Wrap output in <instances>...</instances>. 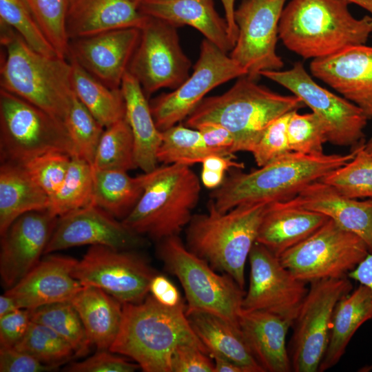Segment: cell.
Listing matches in <instances>:
<instances>
[{
	"label": "cell",
	"instance_id": "29",
	"mask_svg": "<svg viewBox=\"0 0 372 372\" xmlns=\"http://www.w3.org/2000/svg\"><path fill=\"white\" fill-rule=\"evenodd\" d=\"M186 314L209 355L225 358L240 366L245 372H264L249 350L238 326L207 312L196 311Z\"/></svg>",
	"mask_w": 372,
	"mask_h": 372
},
{
	"label": "cell",
	"instance_id": "54",
	"mask_svg": "<svg viewBox=\"0 0 372 372\" xmlns=\"http://www.w3.org/2000/svg\"><path fill=\"white\" fill-rule=\"evenodd\" d=\"M348 277L366 286L372 296V251H369L358 266L349 273Z\"/></svg>",
	"mask_w": 372,
	"mask_h": 372
},
{
	"label": "cell",
	"instance_id": "40",
	"mask_svg": "<svg viewBox=\"0 0 372 372\" xmlns=\"http://www.w3.org/2000/svg\"><path fill=\"white\" fill-rule=\"evenodd\" d=\"M63 122L74 146L76 156L92 165L105 127L76 95Z\"/></svg>",
	"mask_w": 372,
	"mask_h": 372
},
{
	"label": "cell",
	"instance_id": "14",
	"mask_svg": "<svg viewBox=\"0 0 372 372\" xmlns=\"http://www.w3.org/2000/svg\"><path fill=\"white\" fill-rule=\"evenodd\" d=\"M72 274L83 286L100 288L121 303H138L147 296L156 273L136 249L92 245Z\"/></svg>",
	"mask_w": 372,
	"mask_h": 372
},
{
	"label": "cell",
	"instance_id": "11",
	"mask_svg": "<svg viewBox=\"0 0 372 372\" xmlns=\"http://www.w3.org/2000/svg\"><path fill=\"white\" fill-rule=\"evenodd\" d=\"M349 277L309 283L308 292L292 324L289 355L292 371L316 372L326 351L338 302L352 291Z\"/></svg>",
	"mask_w": 372,
	"mask_h": 372
},
{
	"label": "cell",
	"instance_id": "13",
	"mask_svg": "<svg viewBox=\"0 0 372 372\" xmlns=\"http://www.w3.org/2000/svg\"><path fill=\"white\" fill-rule=\"evenodd\" d=\"M247 75L226 52L205 39L191 75L174 91L163 93L149 102L158 130L163 132L185 120L212 89Z\"/></svg>",
	"mask_w": 372,
	"mask_h": 372
},
{
	"label": "cell",
	"instance_id": "1",
	"mask_svg": "<svg viewBox=\"0 0 372 372\" xmlns=\"http://www.w3.org/2000/svg\"><path fill=\"white\" fill-rule=\"evenodd\" d=\"M354 156V149L347 154L307 155L291 152L249 172L234 169L219 187L213 189L210 200L220 212L243 204L287 200Z\"/></svg>",
	"mask_w": 372,
	"mask_h": 372
},
{
	"label": "cell",
	"instance_id": "45",
	"mask_svg": "<svg viewBox=\"0 0 372 372\" xmlns=\"http://www.w3.org/2000/svg\"><path fill=\"white\" fill-rule=\"evenodd\" d=\"M72 156L62 152H50L21 164L33 180L49 196L61 187L68 170Z\"/></svg>",
	"mask_w": 372,
	"mask_h": 372
},
{
	"label": "cell",
	"instance_id": "56",
	"mask_svg": "<svg viewBox=\"0 0 372 372\" xmlns=\"http://www.w3.org/2000/svg\"><path fill=\"white\" fill-rule=\"evenodd\" d=\"M214 360V372H245L234 362L218 355H210Z\"/></svg>",
	"mask_w": 372,
	"mask_h": 372
},
{
	"label": "cell",
	"instance_id": "32",
	"mask_svg": "<svg viewBox=\"0 0 372 372\" xmlns=\"http://www.w3.org/2000/svg\"><path fill=\"white\" fill-rule=\"evenodd\" d=\"M372 320V296L360 285L337 304L332 317L328 344L318 371H325L341 360L347 347L360 326Z\"/></svg>",
	"mask_w": 372,
	"mask_h": 372
},
{
	"label": "cell",
	"instance_id": "27",
	"mask_svg": "<svg viewBox=\"0 0 372 372\" xmlns=\"http://www.w3.org/2000/svg\"><path fill=\"white\" fill-rule=\"evenodd\" d=\"M148 18L130 0H70L66 32L70 41L116 29H141Z\"/></svg>",
	"mask_w": 372,
	"mask_h": 372
},
{
	"label": "cell",
	"instance_id": "60",
	"mask_svg": "<svg viewBox=\"0 0 372 372\" xmlns=\"http://www.w3.org/2000/svg\"><path fill=\"white\" fill-rule=\"evenodd\" d=\"M132 2H133L134 3H135L137 6L139 3V2L141 1V0H130Z\"/></svg>",
	"mask_w": 372,
	"mask_h": 372
},
{
	"label": "cell",
	"instance_id": "43",
	"mask_svg": "<svg viewBox=\"0 0 372 372\" xmlns=\"http://www.w3.org/2000/svg\"><path fill=\"white\" fill-rule=\"evenodd\" d=\"M0 18L37 52L59 56L23 0H0Z\"/></svg>",
	"mask_w": 372,
	"mask_h": 372
},
{
	"label": "cell",
	"instance_id": "51",
	"mask_svg": "<svg viewBox=\"0 0 372 372\" xmlns=\"http://www.w3.org/2000/svg\"><path fill=\"white\" fill-rule=\"evenodd\" d=\"M30 322V311L27 309H19L1 317V347H14L24 337Z\"/></svg>",
	"mask_w": 372,
	"mask_h": 372
},
{
	"label": "cell",
	"instance_id": "49",
	"mask_svg": "<svg viewBox=\"0 0 372 372\" xmlns=\"http://www.w3.org/2000/svg\"><path fill=\"white\" fill-rule=\"evenodd\" d=\"M59 366L43 363L14 347H0L1 372H46L55 371Z\"/></svg>",
	"mask_w": 372,
	"mask_h": 372
},
{
	"label": "cell",
	"instance_id": "42",
	"mask_svg": "<svg viewBox=\"0 0 372 372\" xmlns=\"http://www.w3.org/2000/svg\"><path fill=\"white\" fill-rule=\"evenodd\" d=\"M14 348L49 364L60 365L75 356L71 346L56 332L32 321L24 337Z\"/></svg>",
	"mask_w": 372,
	"mask_h": 372
},
{
	"label": "cell",
	"instance_id": "12",
	"mask_svg": "<svg viewBox=\"0 0 372 372\" xmlns=\"http://www.w3.org/2000/svg\"><path fill=\"white\" fill-rule=\"evenodd\" d=\"M299 97L322 122L328 142L339 146L356 147L362 143L369 118L356 105L318 84L303 64L296 63L287 70L260 73Z\"/></svg>",
	"mask_w": 372,
	"mask_h": 372
},
{
	"label": "cell",
	"instance_id": "31",
	"mask_svg": "<svg viewBox=\"0 0 372 372\" xmlns=\"http://www.w3.org/2000/svg\"><path fill=\"white\" fill-rule=\"evenodd\" d=\"M50 197L20 164L0 167V234L22 214L48 209Z\"/></svg>",
	"mask_w": 372,
	"mask_h": 372
},
{
	"label": "cell",
	"instance_id": "57",
	"mask_svg": "<svg viewBox=\"0 0 372 372\" xmlns=\"http://www.w3.org/2000/svg\"><path fill=\"white\" fill-rule=\"evenodd\" d=\"M19 309L16 300L10 296L4 293L0 296V318Z\"/></svg>",
	"mask_w": 372,
	"mask_h": 372
},
{
	"label": "cell",
	"instance_id": "26",
	"mask_svg": "<svg viewBox=\"0 0 372 372\" xmlns=\"http://www.w3.org/2000/svg\"><path fill=\"white\" fill-rule=\"evenodd\" d=\"M138 9L176 28L193 27L226 53L234 48L226 20L217 12L214 0H141Z\"/></svg>",
	"mask_w": 372,
	"mask_h": 372
},
{
	"label": "cell",
	"instance_id": "28",
	"mask_svg": "<svg viewBox=\"0 0 372 372\" xmlns=\"http://www.w3.org/2000/svg\"><path fill=\"white\" fill-rule=\"evenodd\" d=\"M121 89L124 98L125 118L131 128L134 143L135 161L143 172H149L158 165L157 152L162 133L154 121L149 102L138 80L127 71Z\"/></svg>",
	"mask_w": 372,
	"mask_h": 372
},
{
	"label": "cell",
	"instance_id": "46",
	"mask_svg": "<svg viewBox=\"0 0 372 372\" xmlns=\"http://www.w3.org/2000/svg\"><path fill=\"white\" fill-rule=\"evenodd\" d=\"M292 112L273 121L255 144L250 153L258 167L269 164L291 152L287 130Z\"/></svg>",
	"mask_w": 372,
	"mask_h": 372
},
{
	"label": "cell",
	"instance_id": "48",
	"mask_svg": "<svg viewBox=\"0 0 372 372\" xmlns=\"http://www.w3.org/2000/svg\"><path fill=\"white\" fill-rule=\"evenodd\" d=\"M207 354V351L198 345L180 344L172 356V372H214V364Z\"/></svg>",
	"mask_w": 372,
	"mask_h": 372
},
{
	"label": "cell",
	"instance_id": "3",
	"mask_svg": "<svg viewBox=\"0 0 372 372\" xmlns=\"http://www.w3.org/2000/svg\"><path fill=\"white\" fill-rule=\"evenodd\" d=\"M1 44L3 48L0 67L1 89L63 122L76 95L70 60L37 52L2 21Z\"/></svg>",
	"mask_w": 372,
	"mask_h": 372
},
{
	"label": "cell",
	"instance_id": "23",
	"mask_svg": "<svg viewBox=\"0 0 372 372\" xmlns=\"http://www.w3.org/2000/svg\"><path fill=\"white\" fill-rule=\"evenodd\" d=\"M329 218L307 209L293 198L267 204L256 242L277 257L310 236Z\"/></svg>",
	"mask_w": 372,
	"mask_h": 372
},
{
	"label": "cell",
	"instance_id": "2",
	"mask_svg": "<svg viewBox=\"0 0 372 372\" xmlns=\"http://www.w3.org/2000/svg\"><path fill=\"white\" fill-rule=\"evenodd\" d=\"M182 344L207 350L189 322L183 302L169 307L151 295L138 303H123L121 327L110 351L132 358L143 371L172 372V354Z\"/></svg>",
	"mask_w": 372,
	"mask_h": 372
},
{
	"label": "cell",
	"instance_id": "44",
	"mask_svg": "<svg viewBox=\"0 0 372 372\" xmlns=\"http://www.w3.org/2000/svg\"><path fill=\"white\" fill-rule=\"evenodd\" d=\"M290 151L307 155L324 154L323 145L327 141L324 126L313 112L299 114L292 112L287 125Z\"/></svg>",
	"mask_w": 372,
	"mask_h": 372
},
{
	"label": "cell",
	"instance_id": "5",
	"mask_svg": "<svg viewBox=\"0 0 372 372\" xmlns=\"http://www.w3.org/2000/svg\"><path fill=\"white\" fill-rule=\"evenodd\" d=\"M238 79L223 94L203 99L185 125L195 129L205 123L219 124L234 136L235 152H251L273 121L306 105L294 94L276 93L247 75Z\"/></svg>",
	"mask_w": 372,
	"mask_h": 372
},
{
	"label": "cell",
	"instance_id": "55",
	"mask_svg": "<svg viewBox=\"0 0 372 372\" xmlns=\"http://www.w3.org/2000/svg\"><path fill=\"white\" fill-rule=\"evenodd\" d=\"M225 15V20L227 24L230 39L234 46L236 41L238 30L235 21V0H221Z\"/></svg>",
	"mask_w": 372,
	"mask_h": 372
},
{
	"label": "cell",
	"instance_id": "17",
	"mask_svg": "<svg viewBox=\"0 0 372 372\" xmlns=\"http://www.w3.org/2000/svg\"><path fill=\"white\" fill-rule=\"evenodd\" d=\"M248 259L249 282L242 309L269 312L293 324L308 292V283L297 278L278 257L256 242Z\"/></svg>",
	"mask_w": 372,
	"mask_h": 372
},
{
	"label": "cell",
	"instance_id": "58",
	"mask_svg": "<svg viewBox=\"0 0 372 372\" xmlns=\"http://www.w3.org/2000/svg\"><path fill=\"white\" fill-rule=\"evenodd\" d=\"M349 3H355L368 11L372 17V0H344Z\"/></svg>",
	"mask_w": 372,
	"mask_h": 372
},
{
	"label": "cell",
	"instance_id": "8",
	"mask_svg": "<svg viewBox=\"0 0 372 372\" xmlns=\"http://www.w3.org/2000/svg\"><path fill=\"white\" fill-rule=\"evenodd\" d=\"M158 242L159 258L185 291L186 313L207 312L238 326L245 293L235 280L227 273H218L185 247L178 236Z\"/></svg>",
	"mask_w": 372,
	"mask_h": 372
},
{
	"label": "cell",
	"instance_id": "9",
	"mask_svg": "<svg viewBox=\"0 0 372 372\" xmlns=\"http://www.w3.org/2000/svg\"><path fill=\"white\" fill-rule=\"evenodd\" d=\"M50 152L76 156L64 123L22 98L0 90L1 162L23 164Z\"/></svg>",
	"mask_w": 372,
	"mask_h": 372
},
{
	"label": "cell",
	"instance_id": "59",
	"mask_svg": "<svg viewBox=\"0 0 372 372\" xmlns=\"http://www.w3.org/2000/svg\"><path fill=\"white\" fill-rule=\"evenodd\" d=\"M363 147L364 151L372 156V138L369 141L366 143L363 144Z\"/></svg>",
	"mask_w": 372,
	"mask_h": 372
},
{
	"label": "cell",
	"instance_id": "41",
	"mask_svg": "<svg viewBox=\"0 0 372 372\" xmlns=\"http://www.w3.org/2000/svg\"><path fill=\"white\" fill-rule=\"evenodd\" d=\"M59 56L69 57L66 17L70 0H23Z\"/></svg>",
	"mask_w": 372,
	"mask_h": 372
},
{
	"label": "cell",
	"instance_id": "53",
	"mask_svg": "<svg viewBox=\"0 0 372 372\" xmlns=\"http://www.w3.org/2000/svg\"><path fill=\"white\" fill-rule=\"evenodd\" d=\"M151 295L161 304L174 307L183 300L177 288L165 276L155 274L149 284Z\"/></svg>",
	"mask_w": 372,
	"mask_h": 372
},
{
	"label": "cell",
	"instance_id": "7",
	"mask_svg": "<svg viewBox=\"0 0 372 372\" xmlns=\"http://www.w3.org/2000/svg\"><path fill=\"white\" fill-rule=\"evenodd\" d=\"M143 192L122 222L141 236L159 242L178 236L198 203L200 183L189 166L162 165L143 172Z\"/></svg>",
	"mask_w": 372,
	"mask_h": 372
},
{
	"label": "cell",
	"instance_id": "34",
	"mask_svg": "<svg viewBox=\"0 0 372 372\" xmlns=\"http://www.w3.org/2000/svg\"><path fill=\"white\" fill-rule=\"evenodd\" d=\"M72 66L74 93L92 116L105 127L125 117V107L121 88L112 89L94 77L76 61Z\"/></svg>",
	"mask_w": 372,
	"mask_h": 372
},
{
	"label": "cell",
	"instance_id": "50",
	"mask_svg": "<svg viewBox=\"0 0 372 372\" xmlns=\"http://www.w3.org/2000/svg\"><path fill=\"white\" fill-rule=\"evenodd\" d=\"M234 156L211 154L201 162V182L206 188L215 189L223 183L226 173L232 169L244 168L242 163L234 160Z\"/></svg>",
	"mask_w": 372,
	"mask_h": 372
},
{
	"label": "cell",
	"instance_id": "18",
	"mask_svg": "<svg viewBox=\"0 0 372 372\" xmlns=\"http://www.w3.org/2000/svg\"><path fill=\"white\" fill-rule=\"evenodd\" d=\"M147 240L101 208L90 204L57 218L45 254L90 245L136 249Z\"/></svg>",
	"mask_w": 372,
	"mask_h": 372
},
{
	"label": "cell",
	"instance_id": "33",
	"mask_svg": "<svg viewBox=\"0 0 372 372\" xmlns=\"http://www.w3.org/2000/svg\"><path fill=\"white\" fill-rule=\"evenodd\" d=\"M93 170L92 204L122 221L133 210L143 192V174L132 177L125 171Z\"/></svg>",
	"mask_w": 372,
	"mask_h": 372
},
{
	"label": "cell",
	"instance_id": "30",
	"mask_svg": "<svg viewBox=\"0 0 372 372\" xmlns=\"http://www.w3.org/2000/svg\"><path fill=\"white\" fill-rule=\"evenodd\" d=\"M71 302L92 345L98 350H110L121 327L123 303L93 286H83Z\"/></svg>",
	"mask_w": 372,
	"mask_h": 372
},
{
	"label": "cell",
	"instance_id": "6",
	"mask_svg": "<svg viewBox=\"0 0 372 372\" xmlns=\"http://www.w3.org/2000/svg\"><path fill=\"white\" fill-rule=\"evenodd\" d=\"M268 203L243 204L220 212L209 200L207 212L194 214L187 226V247L244 289L246 262Z\"/></svg>",
	"mask_w": 372,
	"mask_h": 372
},
{
	"label": "cell",
	"instance_id": "10",
	"mask_svg": "<svg viewBox=\"0 0 372 372\" xmlns=\"http://www.w3.org/2000/svg\"><path fill=\"white\" fill-rule=\"evenodd\" d=\"M369 253L367 245L360 236L329 219L279 259L293 276L309 284L318 280L348 277Z\"/></svg>",
	"mask_w": 372,
	"mask_h": 372
},
{
	"label": "cell",
	"instance_id": "37",
	"mask_svg": "<svg viewBox=\"0 0 372 372\" xmlns=\"http://www.w3.org/2000/svg\"><path fill=\"white\" fill-rule=\"evenodd\" d=\"M162 141L157 152L158 163L187 166L199 163L209 155L216 154L205 144L200 132L182 124L161 132Z\"/></svg>",
	"mask_w": 372,
	"mask_h": 372
},
{
	"label": "cell",
	"instance_id": "15",
	"mask_svg": "<svg viewBox=\"0 0 372 372\" xmlns=\"http://www.w3.org/2000/svg\"><path fill=\"white\" fill-rule=\"evenodd\" d=\"M176 28L149 17L140 29L127 72L138 80L147 98L162 88H177L190 75L192 63L181 48Z\"/></svg>",
	"mask_w": 372,
	"mask_h": 372
},
{
	"label": "cell",
	"instance_id": "24",
	"mask_svg": "<svg viewBox=\"0 0 372 372\" xmlns=\"http://www.w3.org/2000/svg\"><path fill=\"white\" fill-rule=\"evenodd\" d=\"M299 205L325 215L341 228L360 236L372 251V198L358 200L343 195L321 180L291 198Z\"/></svg>",
	"mask_w": 372,
	"mask_h": 372
},
{
	"label": "cell",
	"instance_id": "36",
	"mask_svg": "<svg viewBox=\"0 0 372 372\" xmlns=\"http://www.w3.org/2000/svg\"><path fill=\"white\" fill-rule=\"evenodd\" d=\"M93 167L86 161L73 156L61 187L50 197L48 210L59 217L92 204Z\"/></svg>",
	"mask_w": 372,
	"mask_h": 372
},
{
	"label": "cell",
	"instance_id": "21",
	"mask_svg": "<svg viewBox=\"0 0 372 372\" xmlns=\"http://www.w3.org/2000/svg\"><path fill=\"white\" fill-rule=\"evenodd\" d=\"M310 71L372 118V46L354 45L313 59Z\"/></svg>",
	"mask_w": 372,
	"mask_h": 372
},
{
	"label": "cell",
	"instance_id": "47",
	"mask_svg": "<svg viewBox=\"0 0 372 372\" xmlns=\"http://www.w3.org/2000/svg\"><path fill=\"white\" fill-rule=\"evenodd\" d=\"M110 350H98L91 357L78 362L72 363L64 368L68 372H133L140 366L133 364Z\"/></svg>",
	"mask_w": 372,
	"mask_h": 372
},
{
	"label": "cell",
	"instance_id": "19",
	"mask_svg": "<svg viewBox=\"0 0 372 372\" xmlns=\"http://www.w3.org/2000/svg\"><path fill=\"white\" fill-rule=\"evenodd\" d=\"M57 218L48 209L29 211L19 216L1 234L0 275L6 290L41 260Z\"/></svg>",
	"mask_w": 372,
	"mask_h": 372
},
{
	"label": "cell",
	"instance_id": "52",
	"mask_svg": "<svg viewBox=\"0 0 372 372\" xmlns=\"http://www.w3.org/2000/svg\"><path fill=\"white\" fill-rule=\"evenodd\" d=\"M198 130L207 145L216 154L234 156L235 139L232 134L223 126L214 123L199 125Z\"/></svg>",
	"mask_w": 372,
	"mask_h": 372
},
{
	"label": "cell",
	"instance_id": "35",
	"mask_svg": "<svg viewBox=\"0 0 372 372\" xmlns=\"http://www.w3.org/2000/svg\"><path fill=\"white\" fill-rule=\"evenodd\" d=\"M30 311L31 321L52 329L71 346L75 356L89 353L93 345L71 301L45 304Z\"/></svg>",
	"mask_w": 372,
	"mask_h": 372
},
{
	"label": "cell",
	"instance_id": "39",
	"mask_svg": "<svg viewBox=\"0 0 372 372\" xmlns=\"http://www.w3.org/2000/svg\"><path fill=\"white\" fill-rule=\"evenodd\" d=\"M363 143L355 147V156L348 163L329 172L321 180L344 196L353 198H372V156Z\"/></svg>",
	"mask_w": 372,
	"mask_h": 372
},
{
	"label": "cell",
	"instance_id": "25",
	"mask_svg": "<svg viewBox=\"0 0 372 372\" xmlns=\"http://www.w3.org/2000/svg\"><path fill=\"white\" fill-rule=\"evenodd\" d=\"M292 324L276 314L241 310L238 327L253 356L264 372L292 371L286 338Z\"/></svg>",
	"mask_w": 372,
	"mask_h": 372
},
{
	"label": "cell",
	"instance_id": "38",
	"mask_svg": "<svg viewBox=\"0 0 372 372\" xmlns=\"http://www.w3.org/2000/svg\"><path fill=\"white\" fill-rule=\"evenodd\" d=\"M92 167L125 172L137 168L133 134L125 117L105 128Z\"/></svg>",
	"mask_w": 372,
	"mask_h": 372
},
{
	"label": "cell",
	"instance_id": "4",
	"mask_svg": "<svg viewBox=\"0 0 372 372\" xmlns=\"http://www.w3.org/2000/svg\"><path fill=\"white\" fill-rule=\"evenodd\" d=\"M344 0H292L284 8L278 36L289 50L316 59L365 44L372 17H354Z\"/></svg>",
	"mask_w": 372,
	"mask_h": 372
},
{
	"label": "cell",
	"instance_id": "20",
	"mask_svg": "<svg viewBox=\"0 0 372 372\" xmlns=\"http://www.w3.org/2000/svg\"><path fill=\"white\" fill-rule=\"evenodd\" d=\"M140 38V29L109 30L70 41L69 59L110 88H121Z\"/></svg>",
	"mask_w": 372,
	"mask_h": 372
},
{
	"label": "cell",
	"instance_id": "22",
	"mask_svg": "<svg viewBox=\"0 0 372 372\" xmlns=\"http://www.w3.org/2000/svg\"><path fill=\"white\" fill-rule=\"evenodd\" d=\"M76 262L69 256L50 254L5 293L16 300L20 309L71 301L83 287L72 274Z\"/></svg>",
	"mask_w": 372,
	"mask_h": 372
},
{
	"label": "cell",
	"instance_id": "16",
	"mask_svg": "<svg viewBox=\"0 0 372 372\" xmlns=\"http://www.w3.org/2000/svg\"><path fill=\"white\" fill-rule=\"evenodd\" d=\"M286 0H243L234 18L238 34L230 57L256 80L260 73L280 70L284 62L276 52L279 22Z\"/></svg>",
	"mask_w": 372,
	"mask_h": 372
}]
</instances>
